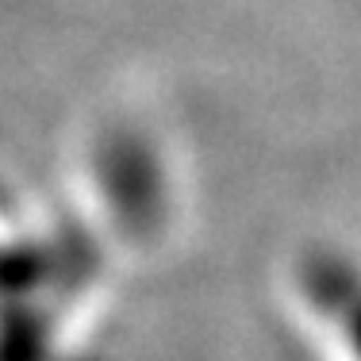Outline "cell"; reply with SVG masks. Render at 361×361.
<instances>
[{
	"label": "cell",
	"instance_id": "1",
	"mask_svg": "<svg viewBox=\"0 0 361 361\" xmlns=\"http://www.w3.org/2000/svg\"><path fill=\"white\" fill-rule=\"evenodd\" d=\"M315 296L323 300L326 319L334 323V331L346 338L354 361H361V277L342 269H319L315 277Z\"/></svg>",
	"mask_w": 361,
	"mask_h": 361
}]
</instances>
